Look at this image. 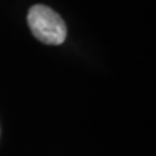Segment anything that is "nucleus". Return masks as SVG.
I'll return each instance as SVG.
<instances>
[{"label":"nucleus","instance_id":"nucleus-1","mask_svg":"<svg viewBox=\"0 0 156 156\" xmlns=\"http://www.w3.org/2000/svg\"><path fill=\"white\" fill-rule=\"evenodd\" d=\"M28 25L35 38L46 45H61L67 38L65 22L48 6H32L28 13Z\"/></svg>","mask_w":156,"mask_h":156}]
</instances>
